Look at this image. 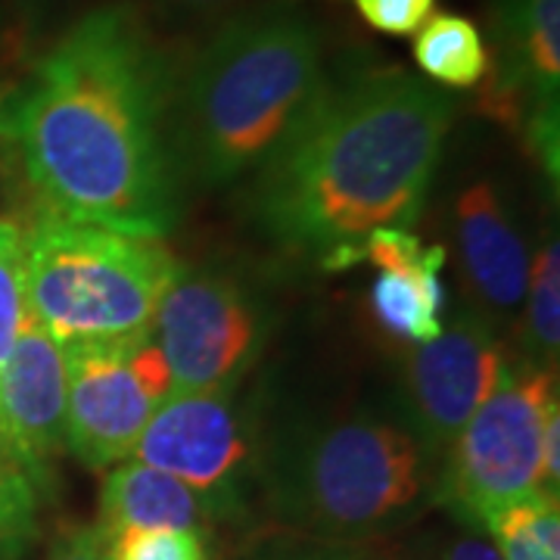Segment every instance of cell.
Masks as SVG:
<instances>
[{"instance_id": "obj_1", "label": "cell", "mask_w": 560, "mask_h": 560, "mask_svg": "<svg viewBox=\"0 0 560 560\" xmlns=\"http://www.w3.org/2000/svg\"><path fill=\"white\" fill-rule=\"evenodd\" d=\"M175 75L128 7L81 16L13 97L0 140L20 150L44 209L135 237L180 221Z\"/></svg>"}, {"instance_id": "obj_2", "label": "cell", "mask_w": 560, "mask_h": 560, "mask_svg": "<svg viewBox=\"0 0 560 560\" xmlns=\"http://www.w3.org/2000/svg\"><path fill=\"white\" fill-rule=\"evenodd\" d=\"M452 119L440 84L401 69L324 84L259 165L253 215L283 249L349 268L374 231L418 224Z\"/></svg>"}, {"instance_id": "obj_3", "label": "cell", "mask_w": 560, "mask_h": 560, "mask_svg": "<svg viewBox=\"0 0 560 560\" xmlns=\"http://www.w3.org/2000/svg\"><path fill=\"white\" fill-rule=\"evenodd\" d=\"M440 467L399 415L346 411L265 436L259 501L290 536L364 545L436 504Z\"/></svg>"}, {"instance_id": "obj_4", "label": "cell", "mask_w": 560, "mask_h": 560, "mask_svg": "<svg viewBox=\"0 0 560 560\" xmlns=\"http://www.w3.org/2000/svg\"><path fill=\"white\" fill-rule=\"evenodd\" d=\"M324 88L320 32L293 10L228 22L172 91L180 178L228 184L259 168Z\"/></svg>"}, {"instance_id": "obj_5", "label": "cell", "mask_w": 560, "mask_h": 560, "mask_svg": "<svg viewBox=\"0 0 560 560\" xmlns=\"http://www.w3.org/2000/svg\"><path fill=\"white\" fill-rule=\"evenodd\" d=\"M180 268L160 237L44 209L25 234L28 318L60 342L121 337L156 318Z\"/></svg>"}, {"instance_id": "obj_6", "label": "cell", "mask_w": 560, "mask_h": 560, "mask_svg": "<svg viewBox=\"0 0 560 560\" xmlns=\"http://www.w3.org/2000/svg\"><path fill=\"white\" fill-rule=\"evenodd\" d=\"M558 399V368L508 361L499 386L442 452V504L460 526L486 521L541 489V423Z\"/></svg>"}, {"instance_id": "obj_7", "label": "cell", "mask_w": 560, "mask_h": 560, "mask_svg": "<svg viewBox=\"0 0 560 560\" xmlns=\"http://www.w3.org/2000/svg\"><path fill=\"white\" fill-rule=\"evenodd\" d=\"M265 436L243 383L175 393L153 411L131 458L190 486L212 523H246L259 501Z\"/></svg>"}, {"instance_id": "obj_8", "label": "cell", "mask_w": 560, "mask_h": 560, "mask_svg": "<svg viewBox=\"0 0 560 560\" xmlns=\"http://www.w3.org/2000/svg\"><path fill=\"white\" fill-rule=\"evenodd\" d=\"M153 334L175 393H209L243 383L268 342L271 315L237 275L180 268L156 308Z\"/></svg>"}, {"instance_id": "obj_9", "label": "cell", "mask_w": 560, "mask_h": 560, "mask_svg": "<svg viewBox=\"0 0 560 560\" xmlns=\"http://www.w3.org/2000/svg\"><path fill=\"white\" fill-rule=\"evenodd\" d=\"M508 368L499 330L480 312H460L440 337L418 342L399 371V415L433 452H445L480 411Z\"/></svg>"}, {"instance_id": "obj_10", "label": "cell", "mask_w": 560, "mask_h": 560, "mask_svg": "<svg viewBox=\"0 0 560 560\" xmlns=\"http://www.w3.org/2000/svg\"><path fill=\"white\" fill-rule=\"evenodd\" d=\"M66 359V452L109 470L131 458L156 401L131 374L119 337L62 342Z\"/></svg>"}, {"instance_id": "obj_11", "label": "cell", "mask_w": 560, "mask_h": 560, "mask_svg": "<svg viewBox=\"0 0 560 560\" xmlns=\"http://www.w3.org/2000/svg\"><path fill=\"white\" fill-rule=\"evenodd\" d=\"M482 84V113L508 128L558 116L560 0H501L499 50Z\"/></svg>"}, {"instance_id": "obj_12", "label": "cell", "mask_w": 560, "mask_h": 560, "mask_svg": "<svg viewBox=\"0 0 560 560\" xmlns=\"http://www.w3.org/2000/svg\"><path fill=\"white\" fill-rule=\"evenodd\" d=\"M0 430L54 499V467L66 452V359L62 342L32 318L0 368Z\"/></svg>"}, {"instance_id": "obj_13", "label": "cell", "mask_w": 560, "mask_h": 560, "mask_svg": "<svg viewBox=\"0 0 560 560\" xmlns=\"http://www.w3.org/2000/svg\"><path fill=\"white\" fill-rule=\"evenodd\" d=\"M455 241L477 300L492 315H511L526 300L529 256L499 190L486 180L460 190L455 202Z\"/></svg>"}, {"instance_id": "obj_14", "label": "cell", "mask_w": 560, "mask_h": 560, "mask_svg": "<svg viewBox=\"0 0 560 560\" xmlns=\"http://www.w3.org/2000/svg\"><path fill=\"white\" fill-rule=\"evenodd\" d=\"M101 526L109 536L121 529H194L206 533L212 517L202 499L175 477L140 460L109 467L101 492Z\"/></svg>"}, {"instance_id": "obj_15", "label": "cell", "mask_w": 560, "mask_h": 560, "mask_svg": "<svg viewBox=\"0 0 560 560\" xmlns=\"http://www.w3.org/2000/svg\"><path fill=\"white\" fill-rule=\"evenodd\" d=\"M445 249L436 246L430 261L411 271H381L371 287V312L393 337L405 342H430L440 337L445 315V283H442Z\"/></svg>"}, {"instance_id": "obj_16", "label": "cell", "mask_w": 560, "mask_h": 560, "mask_svg": "<svg viewBox=\"0 0 560 560\" xmlns=\"http://www.w3.org/2000/svg\"><path fill=\"white\" fill-rule=\"evenodd\" d=\"M415 62L427 81L442 88H477L492 62L480 28L458 13H436L415 32Z\"/></svg>"}, {"instance_id": "obj_17", "label": "cell", "mask_w": 560, "mask_h": 560, "mask_svg": "<svg viewBox=\"0 0 560 560\" xmlns=\"http://www.w3.org/2000/svg\"><path fill=\"white\" fill-rule=\"evenodd\" d=\"M560 495L533 492L495 511L482 533H489L504 560H560Z\"/></svg>"}, {"instance_id": "obj_18", "label": "cell", "mask_w": 560, "mask_h": 560, "mask_svg": "<svg viewBox=\"0 0 560 560\" xmlns=\"http://www.w3.org/2000/svg\"><path fill=\"white\" fill-rule=\"evenodd\" d=\"M44 501L50 499L0 430V560H20L35 545Z\"/></svg>"}, {"instance_id": "obj_19", "label": "cell", "mask_w": 560, "mask_h": 560, "mask_svg": "<svg viewBox=\"0 0 560 560\" xmlns=\"http://www.w3.org/2000/svg\"><path fill=\"white\" fill-rule=\"evenodd\" d=\"M560 352V246L558 237L545 241L529 265L526 318H523V359L558 368Z\"/></svg>"}, {"instance_id": "obj_20", "label": "cell", "mask_w": 560, "mask_h": 560, "mask_svg": "<svg viewBox=\"0 0 560 560\" xmlns=\"http://www.w3.org/2000/svg\"><path fill=\"white\" fill-rule=\"evenodd\" d=\"M25 318V231L0 215V368L10 359Z\"/></svg>"}, {"instance_id": "obj_21", "label": "cell", "mask_w": 560, "mask_h": 560, "mask_svg": "<svg viewBox=\"0 0 560 560\" xmlns=\"http://www.w3.org/2000/svg\"><path fill=\"white\" fill-rule=\"evenodd\" d=\"M106 560H209V545L194 529H121L106 539Z\"/></svg>"}, {"instance_id": "obj_22", "label": "cell", "mask_w": 560, "mask_h": 560, "mask_svg": "<svg viewBox=\"0 0 560 560\" xmlns=\"http://www.w3.org/2000/svg\"><path fill=\"white\" fill-rule=\"evenodd\" d=\"M243 560H393L377 555L364 545H346V541H318L302 536H280V539L261 541Z\"/></svg>"}, {"instance_id": "obj_23", "label": "cell", "mask_w": 560, "mask_h": 560, "mask_svg": "<svg viewBox=\"0 0 560 560\" xmlns=\"http://www.w3.org/2000/svg\"><path fill=\"white\" fill-rule=\"evenodd\" d=\"M359 16L383 35H415L433 16L436 0H349Z\"/></svg>"}, {"instance_id": "obj_24", "label": "cell", "mask_w": 560, "mask_h": 560, "mask_svg": "<svg viewBox=\"0 0 560 560\" xmlns=\"http://www.w3.org/2000/svg\"><path fill=\"white\" fill-rule=\"evenodd\" d=\"M47 560H106V533L101 526H75L54 541Z\"/></svg>"}, {"instance_id": "obj_25", "label": "cell", "mask_w": 560, "mask_h": 560, "mask_svg": "<svg viewBox=\"0 0 560 560\" xmlns=\"http://www.w3.org/2000/svg\"><path fill=\"white\" fill-rule=\"evenodd\" d=\"M541 489L560 495V401H555L541 423Z\"/></svg>"}, {"instance_id": "obj_26", "label": "cell", "mask_w": 560, "mask_h": 560, "mask_svg": "<svg viewBox=\"0 0 560 560\" xmlns=\"http://www.w3.org/2000/svg\"><path fill=\"white\" fill-rule=\"evenodd\" d=\"M433 560H504L499 555V548L486 539L482 533L470 529V533H460L455 539L442 541L436 548Z\"/></svg>"}, {"instance_id": "obj_27", "label": "cell", "mask_w": 560, "mask_h": 560, "mask_svg": "<svg viewBox=\"0 0 560 560\" xmlns=\"http://www.w3.org/2000/svg\"><path fill=\"white\" fill-rule=\"evenodd\" d=\"M13 101V91L0 81V131H3V116H7V106Z\"/></svg>"}, {"instance_id": "obj_28", "label": "cell", "mask_w": 560, "mask_h": 560, "mask_svg": "<svg viewBox=\"0 0 560 560\" xmlns=\"http://www.w3.org/2000/svg\"><path fill=\"white\" fill-rule=\"evenodd\" d=\"M175 3H184V7H219L224 0H175Z\"/></svg>"}]
</instances>
